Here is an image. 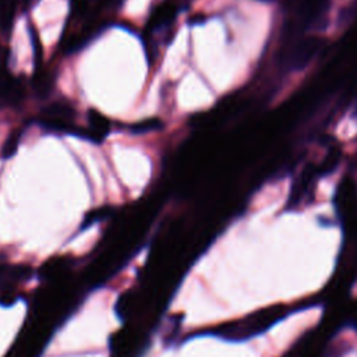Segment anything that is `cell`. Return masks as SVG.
I'll return each mask as SVG.
<instances>
[{
  "label": "cell",
  "mask_w": 357,
  "mask_h": 357,
  "mask_svg": "<svg viewBox=\"0 0 357 357\" xmlns=\"http://www.w3.org/2000/svg\"><path fill=\"white\" fill-rule=\"evenodd\" d=\"M162 127V121L159 119H155V117H151V119H144L141 121H137V123H132L130 124L127 128L130 132H134V134H144V132H148V131H153V130H159Z\"/></svg>",
  "instance_id": "6da1fadb"
},
{
  "label": "cell",
  "mask_w": 357,
  "mask_h": 357,
  "mask_svg": "<svg viewBox=\"0 0 357 357\" xmlns=\"http://www.w3.org/2000/svg\"><path fill=\"white\" fill-rule=\"evenodd\" d=\"M20 139H21V132L20 131H14L8 135V138L6 139L4 146L1 149L3 151V158H11L17 152Z\"/></svg>",
  "instance_id": "7a4b0ae2"
}]
</instances>
